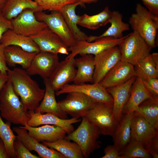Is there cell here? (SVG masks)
Listing matches in <instances>:
<instances>
[{
  "label": "cell",
  "mask_w": 158,
  "mask_h": 158,
  "mask_svg": "<svg viewBox=\"0 0 158 158\" xmlns=\"http://www.w3.org/2000/svg\"><path fill=\"white\" fill-rule=\"evenodd\" d=\"M14 91L27 110L34 111L42 100L45 89L41 88L25 70L15 67L7 72Z\"/></svg>",
  "instance_id": "obj_1"
},
{
  "label": "cell",
  "mask_w": 158,
  "mask_h": 158,
  "mask_svg": "<svg viewBox=\"0 0 158 158\" xmlns=\"http://www.w3.org/2000/svg\"><path fill=\"white\" fill-rule=\"evenodd\" d=\"M0 114L7 121L23 126L27 124L30 118L8 79L0 90Z\"/></svg>",
  "instance_id": "obj_2"
},
{
  "label": "cell",
  "mask_w": 158,
  "mask_h": 158,
  "mask_svg": "<svg viewBox=\"0 0 158 158\" xmlns=\"http://www.w3.org/2000/svg\"><path fill=\"white\" fill-rule=\"evenodd\" d=\"M129 23L133 31L137 32L151 48L155 47L158 29V15L138 3L136 13L131 15Z\"/></svg>",
  "instance_id": "obj_3"
},
{
  "label": "cell",
  "mask_w": 158,
  "mask_h": 158,
  "mask_svg": "<svg viewBox=\"0 0 158 158\" xmlns=\"http://www.w3.org/2000/svg\"><path fill=\"white\" fill-rule=\"evenodd\" d=\"M131 139L141 145L154 158H158V130L142 116L134 111Z\"/></svg>",
  "instance_id": "obj_4"
},
{
  "label": "cell",
  "mask_w": 158,
  "mask_h": 158,
  "mask_svg": "<svg viewBox=\"0 0 158 158\" xmlns=\"http://www.w3.org/2000/svg\"><path fill=\"white\" fill-rule=\"evenodd\" d=\"M81 121L77 129L64 138L77 143L81 149L84 157L87 158L100 147L98 139L101 134L99 128L86 116L82 117Z\"/></svg>",
  "instance_id": "obj_5"
},
{
  "label": "cell",
  "mask_w": 158,
  "mask_h": 158,
  "mask_svg": "<svg viewBox=\"0 0 158 158\" xmlns=\"http://www.w3.org/2000/svg\"><path fill=\"white\" fill-rule=\"evenodd\" d=\"M121 61L133 66L150 54L151 48L136 32L127 35L118 45Z\"/></svg>",
  "instance_id": "obj_6"
},
{
  "label": "cell",
  "mask_w": 158,
  "mask_h": 158,
  "mask_svg": "<svg viewBox=\"0 0 158 158\" xmlns=\"http://www.w3.org/2000/svg\"><path fill=\"white\" fill-rule=\"evenodd\" d=\"M113 103L97 102L85 116L101 134L112 136L118 122L113 113Z\"/></svg>",
  "instance_id": "obj_7"
},
{
  "label": "cell",
  "mask_w": 158,
  "mask_h": 158,
  "mask_svg": "<svg viewBox=\"0 0 158 158\" xmlns=\"http://www.w3.org/2000/svg\"><path fill=\"white\" fill-rule=\"evenodd\" d=\"M64 99L58 102L60 109L72 118H79L85 116L97 102L82 93L72 92Z\"/></svg>",
  "instance_id": "obj_8"
},
{
  "label": "cell",
  "mask_w": 158,
  "mask_h": 158,
  "mask_svg": "<svg viewBox=\"0 0 158 158\" xmlns=\"http://www.w3.org/2000/svg\"><path fill=\"white\" fill-rule=\"evenodd\" d=\"M127 35L122 37L115 39L111 37H104L89 42L86 40L77 41L73 46L68 48L71 53L65 59L75 58L77 55L90 54L95 56L102 51L118 45Z\"/></svg>",
  "instance_id": "obj_9"
},
{
  "label": "cell",
  "mask_w": 158,
  "mask_h": 158,
  "mask_svg": "<svg viewBox=\"0 0 158 158\" xmlns=\"http://www.w3.org/2000/svg\"><path fill=\"white\" fill-rule=\"evenodd\" d=\"M35 14L37 20L46 23L68 48L75 44L76 41L60 11H53L48 14L41 11L35 12Z\"/></svg>",
  "instance_id": "obj_10"
},
{
  "label": "cell",
  "mask_w": 158,
  "mask_h": 158,
  "mask_svg": "<svg viewBox=\"0 0 158 158\" xmlns=\"http://www.w3.org/2000/svg\"><path fill=\"white\" fill-rule=\"evenodd\" d=\"M35 12L31 9L24 10L11 20V30L18 34L30 37L37 34L48 27L44 22L37 20Z\"/></svg>",
  "instance_id": "obj_11"
},
{
  "label": "cell",
  "mask_w": 158,
  "mask_h": 158,
  "mask_svg": "<svg viewBox=\"0 0 158 158\" xmlns=\"http://www.w3.org/2000/svg\"><path fill=\"white\" fill-rule=\"evenodd\" d=\"M95 68L93 83H99L105 75L121 61L118 46L106 49L94 57Z\"/></svg>",
  "instance_id": "obj_12"
},
{
  "label": "cell",
  "mask_w": 158,
  "mask_h": 158,
  "mask_svg": "<svg viewBox=\"0 0 158 158\" xmlns=\"http://www.w3.org/2000/svg\"><path fill=\"white\" fill-rule=\"evenodd\" d=\"M72 92H78L83 93L90 97L97 102L113 103L111 96L107 92L106 88L99 83L92 84L85 83L79 84H68L61 90L56 91V95L68 93Z\"/></svg>",
  "instance_id": "obj_13"
},
{
  "label": "cell",
  "mask_w": 158,
  "mask_h": 158,
  "mask_svg": "<svg viewBox=\"0 0 158 158\" xmlns=\"http://www.w3.org/2000/svg\"><path fill=\"white\" fill-rule=\"evenodd\" d=\"M58 54L47 52L37 53L25 70L30 75L49 78L59 63Z\"/></svg>",
  "instance_id": "obj_14"
},
{
  "label": "cell",
  "mask_w": 158,
  "mask_h": 158,
  "mask_svg": "<svg viewBox=\"0 0 158 158\" xmlns=\"http://www.w3.org/2000/svg\"><path fill=\"white\" fill-rule=\"evenodd\" d=\"M75 59H65L59 62L49 79V82L55 92L69 83L73 82L76 73Z\"/></svg>",
  "instance_id": "obj_15"
},
{
  "label": "cell",
  "mask_w": 158,
  "mask_h": 158,
  "mask_svg": "<svg viewBox=\"0 0 158 158\" xmlns=\"http://www.w3.org/2000/svg\"><path fill=\"white\" fill-rule=\"evenodd\" d=\"M136 76L134 66L120 61L104 77L99 83L107 89L122 84Z\"/></svg>",
  "instance_id": "obj_16"
},
{
  "label": "cell",
  "mask_w": 158,
  "mask_h": 158,
  "mask_svg": "<svg viewBox=\"0 0 158 158\" xmlns=\"http://www.w3.org/2000/svg\"><path fill=\"white\" fill-rule=\"evenodd\" d=\"M30 116L27 124L30 127H35L42 125H52L59 126L69 134L74 130L72 125L79 122L80 119L72 118L69 119H62L57 115L50 113L41 114L34 111H28Z\"/></svg>",
  "instance_id": "obj_17"
},
{
  "label": "cell",
  "mask_w": 158,
  "mask_h": 158,
  "mask_svg": "<svg viewBox=\"0 0 158 158\" xmlns=\"http://www.w3.org/2000/svg\"><path fill=\"white\" fill-rule=\"evenodd\" d=\"M13 131L17 134V138L30 151L34 150L42 158H66L60 152L41 144L31 136L27 130L19 127H14Z\"/></svg>",
  "instance_id": "obj_18"
},
{
  "label": "cell",
  "mask_w": 158,
  "mask_h": 158,
  "mask_svg": "<svg viewBox=\"0 0 158 158\" xmlns=\"http://www.w3.org/2000/svg\"><path fill=\"white\" fill-rule=\"evenodd\" d=\"M136 78L134 77L122 84L106 89L113 98V113L118 122L123 116V109L128 99Z\"/></svg>",
  "instance_id": "obj_19"
},
{
  "label": "cell",
  "mask_w": 158,
  "mask_h": 158,
  "mask_svg": "<svg viewBox=\"0 0 158 158\" xmlns=\"http://www.w3.org/2000/svg\"><path fill=\"white\" fill-rule=\"evenodd\" d=\"M30 37L38 46L40 52L58 54V50L61 47H68L59 36L48 27Z\"/></svg>",
  "instance_id": "obj_20"
},
{
  "label": "cell",
  "mask_w": 158,
  "mask_h": 158,
  "mask_svg": "<svg viewBox=\"0 0 158 158\" xmlns=\"http://www.w3.org/2000/svg\"><path fill=\"white\" fill-rule=\"evenodd\" d=\"M28 131V134L39 142H54L64 138L66 133L61 127L55 125H45L39 127H30L27 124L19 126Z\"/></svg>",
  "instance_id": "obj_21"
},
{
  "label": "cell",
  "mask_w": 158,
  "mask_h": 158,
  "mask_svg": "<svg viewBox=\"0 0 158 158\" xmlns=\"http://www.w3.org/2000/svg\"><path fill=\"white\" fill-rule=\"evenodd\" d=\"M43 80L45 86L44 94L41 103L35 109L34 112L41 114L50 113L62 119H67V114L62 111L59 107L55 98V91L51 85L48 78Z\"/></svg>",
  "instance_id": "obj_22"
},
{
  "label": "cell",
  "mask_w": 158,
  "mask_h": 158,
  "mask_svg": "<svg viewBox=\"0 0 158 158\" xmlns=\"http://www.w3.org/2000/svg\"><path fill=\"white\" fill-rule=\"evenodd\" d=\"M4 53L6 62L8 66L14 67L18 64L26 70L38 53L28 52L18 46L12 45L5 47Z\"/></svg>",
  "instance_id": "obj_23"
},
{
  "label": "cell",
  "mask_w": 158,
  "mask_h": 158,
  "mask_svg": "<svg viewBox=\"0 0 158 158\" xmlns=\"http://www.w3.org/2000/svg\"><path fill=\"white\" fill-rule=\"evenodd\" d=\"M154 96H155L153 95L145 87L142 80L136 77L128 99L123 109V114L134 112L142 102Z\"/></svg>",
  "instance_id": "obj_24"
},
{
  "label": "cell",
  "mask_w": 158,
  "mask_h": 158,
  "mask_svg": "<svg viewBox=\"0 0 158 158\" xmlns=\"http://www.w3.org/2000/svg\"><path fill=\"white\" fill-rule=\"evenodd\" d=\"M75 59L77 68L73 81L74 84H79L87 82L93 83L95 64L93 55L86 54Z\"/></svg>",
  "instance_id": "obj_25"
},
{
  "label": "cell",
  "mask_w": 158,
  "mask_h": 158,
  "mask_svg": "<svg viewBox=\"0 0 158 158\" xmlns=\"http://www.w3.org/2000/svg\"><path fill=\"white\" fill-rule=\"evenodd\" d=\"M133 113L130 112L123 116L112 136L114 145L119 151L131 140V124Z\"/></svg>",
  "instance_id": "obj_26"
},
{
  "label": "cell",
  "mask_w": 158,
  "mask_h": 158,
  "mask_svg": "<svg viewBox=\"0 0 158 158\" xmlns=\"http://www.w3.org/2000/svg\"><path fill=\"white\" fill-rule=\"evenodd\" d=\"M80 2L67 4L59 11L61 14L68 28L77 41L87 40L88 36L81 31L77 26L80 16L76 14L75 9Z\"/></svg>",
  "instance_id": "obj_27"
},
{
  "label": "cell",
  "mask_w": 158,
  "mask_h": 158,
  "mask_svg": "<svg viewBox=\"0 0 158 158\" xmlns=\"http://www.w3.org/2000/svg\"><path fill=\"white\" fill-rule=\"evenodd\" d=\"M122 18V15L118 11L111 12L109 22L111 24L110 26L100 35L88 36L86 41L92 42L104 37H111L115 39L122 37L123 36V32L130 29L129 24L124 22Z\"/></svg>",
  "instance_id": "obj_28"
},
{
  "label": "cell",
  "mask_w": 158,
  "mask_h": 158,
  "mask_svg": "<svg viewBox=\"0 0 158 158\" xmlns=\"http://www.w3.org/2000/svg\"><path fill=\"white\" fill-rule=\"evenodd\" d=\"M1 44L5 47L10 45L18 46L29 52H40L39 49L30 37L18 34L11 29H9L3 35Z\"/></svg>",
  "instance_id": "obj_29"
},
{
  "label": "cell",
  "mask_w": 158,
  "mask_h": 158,
  "mask_svg": "<svg viewBox=\"0 0 158 158\" xmlns=\"http://www.w3.org/2000/svg\"><path fill=\"white\" fill-rule=\"evenodd\" d=\"M28 8L32 9L35 12L42 11L33 0H6L1 11L3 16L11 21Z\"/></svg>",
  "instance_id": "obj_30"
},
{
  "label": "cell",
  "mask_w": 158,
  "mask_h": 158,
  "mask_svg": "<svg viewBox=\"0 0 158 158\" xmlns=\"http://www.w3.org/2000/svg\"><path fill=\"white\" fill-rule=\"evenodd\" d=\"M47 147L54 149L63 155L66 158H83L84 157L80 148L75 142L64 138L54 142H42Z\"/></svg>",
  "instance_id": "obj_31"
},
{
  "label": "cell",
  "mask_w": 158,
  "mask_h": 158,
  "mask_svg": "<svg viewBox=\"0 0 158 158\" xmlns=\"http://www.w3.org/2000/svg\"><path fill=\"white\" fill-rule=\"evenodd\" d=\"M111 12L107 6L97 14L89 16L85 14L80 16L77 24L90 30L97 29L109 23Z\"/></svg>",
  "instance_id": "obj_32"
},
{
  "label": "cell",
  "mask_w": 158,
  "mask_h": 158,
  "mask_svg": "<svg viewBox=\"0 0 158 158\" xmlns=\"http://www.w3.org/2000/svg\"><path fill=\"white\" fill-rule=\"evenodd\" d=\"M135 111L158 130V96H154L142 102Z\"/></svg>",
  "instance_id": "obj_33"
},
{
  "label": "cell",
  "mask_w": 158,
  "mask_h": 158,
  "mask_svg": "<svg viewBox=\"0 0 158 158\" xmlns=\"http://www.w3.org/2000/svg\"><path fill=\"white\" fill-rule=\"evenodd\" d=\"M136 77L144 80L158 78V67L155 63L151 54L134 66Z\"/></svg>",
  "instance_id": "obj_34"
},
{
  "label": "cell",
  "mask_w": 158,
  "mask_h": 158,
  "mask_svg": "<svg viewBox=\"0 0 158 158\" xmlns=\"http://www.w3.org/2000/svg\"><path fill=\"white\" fill-rule=\"evenodd\" d=\"M11 123H5L0 114V138L3 141L8 158H16L13 147L14 141L17 138L11 128Z\"/></svg>",
  "instance_id": "obj_35"
},
{
  "label": "cell",
  "mask_w": 158,
  "mask_h": 158,
  "mask_svg": "<svg viewBox=\"0 0 158 158\" xmlns=\"http://www.w3.org/2000/svg\"><path fill=\"white\" fill-rule=\"evenodd\" d=\"M121 158H150L148 152L137 142L130 141L120 151Z\"/></svg>",
  "instance_id": "obj_36"
},
{
  "label": "cell",
  "mask_w": 158,
  "mask_h": 158,
  "mask_svg": "<svg viewBox=\"0 0 158 158\" xmlns=\"http://www.w3.org/2000/svg\"><path fill=\"white\" fill-rule=\"evenodd\" d=\"M43 11H59L64 6L77 2L76 0H33Z\"/></svg>",
  "instance_id": "obj_37"
},
{
  "label": "cell",
  "mask_w": 158,
  "mask_h": 158,
  "mask_svg": "<svg viewBox=\"0 0 158 158\" xmlns=\"http://www.w3.org/2000/svg\"><path fill=\"white\" fill-rule=\"evenodd\" d=\"M13 147L16 153V158H40L39 157L30 152L22 142L18 139L14 141Z\"/></svg>",
  "instance_id": "obj_38"
},
{
  "label": "cell",
  "mask_w": 158,
  "mask_h": 158,
  "mask_svg": "<svg viewBox=\"0 0 158 158\" xmlns=\"http://www.w3.org/2000/svg\"><path fill=\"white\" fill-rule=\"evenodd\" d=\"M142 81L145 87L153 95L158 96L157 78H149Z\"/></svg>",
  "instance_id": "obj_39"
},
{
  "label": "cell",
  "mask_w": 158,
  "mask_h": 158,
  "mask_svg": "<svg viewBox=\"0 0 158 158\" xmlns=\"http://www.w3.org/2000/svg\"><path fill=\"white\" fill-rule=\"evenodd\" d=\"M12 29L11 21L6 19L3 16L1 10H0V44L4 33L7 30Z\"/></svg>",
  "instance_id": "obj_40"
},
{
  "label": "cell",
  "mask_w": 158,
  "mask_h": 158,
  "mask_svg": "<svg viewBox=\"0 0 158 158\" xmlns=\"http://www.w3.org/2000/svg\"><path fill=\"white\" fill-rule=\"evenodd\" d=\"M104 155L101 158H121L120 151L114 145L107 146L104 150Z\"/></svg>",
  "instance_id": "obj_41"
},
{
  "label": "cell",
  "mask_w": 158,
  "mask_h": 158,
  "mask_svg": "<svg viewBox=\"0 0 158 158\" xmlns=\"http://www.w3.org/2000/svg\"><path fill=\"white\" fill-rule=\"evenodd\" d=\"M147 9L151 13L158 16V0H141Z\"/></svg>",
  "instance_id": "obj_42"
},
{
  "label": "cell",
  "mask_w": 158,
  "mask_h": 158,
  "mask_svg": "<svg viewBox=\"0 0 158 158\" xmlns=\"http://www.w3.org/2000/svg\"><path fill=\"white\" fill-rule=\"evenodd\" d=\"M5 46L0 44V71L3 73H7L9 68L7 66L4 53Z\"/></svg>",
  "instance_id": "obj_43"
},
{
  "label": "cell",
  "mask_w": 158,
  "mask_h": 158,
  "mask_svg": "<svg viewBox=\"0 0 158 158\" xmlns=\"http://www.w3.org/2000/svg\"><path fill=\"white\" fill-rule=\"evenodd\" d=\"M4 142L0 138V158H8Z\"/></svg>",
  "instance_id": "obj_44"
},
{
  "label": "cell",
  "mask_w": 158,
  "mask_h": 158,
  "mask_svg": "<svg viewBox=\"0 0 158 158\" xmlns=\"http://www.w3.org/2000/svg\"><path fill=\"white\" fill-rule=\"evenodd\" d=\"M7 73H3L0 71V90L8 80Z\"/></svg>",
  "instance_id": "obj_45"
},
{
  "label": "cell",
  "mask_w": 158,
  "mask_h": 158,
  "mask_svg": "<svg viewBox=\"0 0 158 158\" xmlns=\"http://www.w3.org/2000/svg\"><path fill=\"white\" fill-rule=\"evenodd\" d=\"M68 49V47H61L59 49L58 54L68 55L69 54Z\"/></svg>",
  "instance_id": "obj_46"
},
{
  "label": "cell",
  "mask_w": 158,
  "mask_h": 158,
  "mask_svg": "<svg viewBox=\"0 0 158 158\" xmlns=\"http://www.w3.org/2000/svg\"><path fill=\"white\" fill-rule=\"evenodd\" d=\"M151 54L155 63L157 66L158 67V53L155 52Z\"/></svg>",
  "instance_id": "obj_47"
},
{
  "label": "cell",
  "mask_w": 158,
  "mask_h": 158,
  "mask_svg": "<svg viewBox=\"0 0 158 158\" xmlns=\"http://www.w3.org/2000/svg\"><path fill=\"white\" fill-rule=\"evenodd\" d=\"M78 2H80L81 4V5L83 4H90L92 3L95 2L99 0H76Z\"/></svg>",
  "instance_id": "obj_48"
},
{
  "label": "cell",
  "mask_w": 158,
  "mask_h": 158,
  "mask_svg": "<svg viewBox=\"0 0 158 158\" xmlns=\"http://www.w3.org/2000/svg\"><path fill=\"white\" fill-rule=\"evenodd\" d=\"M6 0H0V10H1L4 6Z\"/></svg>",
  "instance_id": "obj_49"
}]
</instances>
